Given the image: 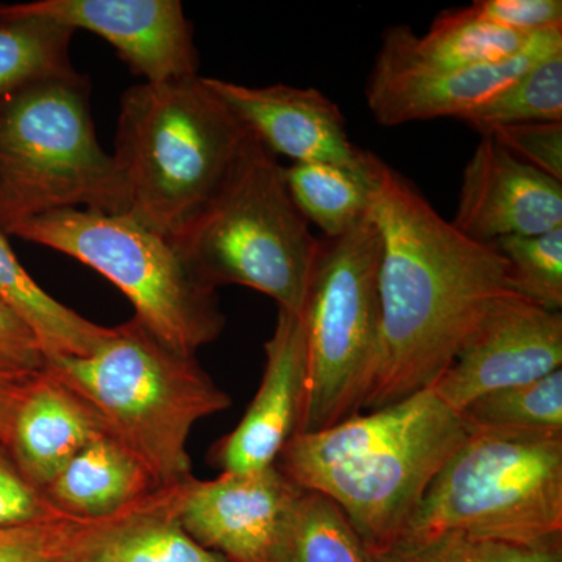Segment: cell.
I'll use <instances>...</instances> for the list:
<instances>
[{"label": "cell", "mask_w": 562, "mask_h": 562, "mask_svg": "<svg viewBox=\"0 0 562 562\" xmlns=\"http://www.w3.org/2000/svg\"><path fill=\"white\" fill-rule=\"evenodd\" d=\"M505 258L509 291L549 312L562 308V228L492 244Z\"/></svg>", "instance_id": "4316f807"}, {"label": "cell", "mask_w": 562, "mask_h": 562, "mask_svg": "<svg viewBox=\"0 0 562 562\" xmlns=\"http://www.w3.org/2000/svg\"><path fill=\"white\" fill-rule=\"evenodd\" d=\"M10 235L101 273L131 301L135 319L179 353L195 357L224 331L217 290L192 271L171 238L128 214L50 211L18 225Z\"/></svg>", "instance_id": "ba28073f"}, {"label": "cell", "mask_w": 562, "mask_h": 562, "mask_svg": "<svg viewBox=\"0 0 562 562\" xmlns=\"http://www.w3.org/2000/svg\"><path fill=\"white\" fill-rule=\"evenodd\" d=\"M460 414L431 387L384 408L355 414L281 450V472L330 498L372 553L397 541L425 491L468 438Z\"/></svg>", "instance_id": "7a4b0ae2"}, {"label": "cell", "mask_w": 562, "mask_h": 562, "mask_svg": "<svg viewBox=\"0 0 562 562\" xmlns=\"http://www.w3.org/2000/svg\"><path fill=\"white\" fill-rule=\"evenodd\" d=\"M379 266L372 211L346 235L321 239L301 313L306 387L297 432L327 430L360 413L380 350Z\"/></svg>", "instance_id": "9c48e42d"}, {"label": "cell", "mask_w": 562, "mask_h": 562, "mask_svg": "<svg viewBox=\"0 0 562 562\" xmlns=\"http://www.w3.org/2000/svg\"><path fill=\"white\" fill-rule=\"evenodd\" d=\"M372 217L380 233V350L361 408L427 390L449 369L492 303L508 294L505 258L443 220L376 158Z\"/></svg>", "instance_id": "6da1fadb"}, {"label": "cell", "mask_w": 562, "mask_h": 562, "mask_svg": "<svg viewBox=\"0 0 562 562\" xmlns=\"http://www.w3.org/2000/svg\"><path fill=\"white\" fill-rule=\"evenodd\" d=\"M460 121L480 135L506 125L562 122V52L524 70Z\"/></svg>", "instance_id": "d4e9b609"}, {"label": "cell", "mask_w": 562, "mask_h": 562, "mask_svg": "<svg viewBox=\"0 0 562 562\" xmlns=\"http://www.w3.org/2000/svg\"><path fill=\"white\" fill-rule=\"evenodd\" d=\"M265 351V373L257 395L238 427L214 447V461L227 473L271 468L297 432L306 387L302 317L279 308L276 330Z\"/></svg>", "instance_id": "2e32d148"}, {"label": "cell", "mask_w": 562, "mask_h": 562, "mask_svg": "<svg viewBox=\"0 0 562 562\" xmlns=\"http://www.w3.org/2000/svg\"><path fill=\"white\" fill-rule=\"evenodd\" d=\"M46 369V353L35 331L0 302V376H27Z\"/></svg>", "instance_id": "1f68e13d"}, {"label": "cell", "mask_w": 562, "mask_h": 562, "mask_svg": "<svg viewBox=\"0 0 562 562\" xmlns=\"http://www.w3.org/2000/svg\"><path fill=\"white\" fill-rule=\"evenodd\" d=\"M177 509L125 528L106 543L95 562H224L184 532L177 522Z\"/></svg>", "instance_id": "f1b7e54d"}, {"label": "cell", "mask_w": 562, "mask_h": 562, "mask_svg": "<svg viewBox=\"0 0 562 562\" xmlns=\"http://www.w3.org/2000/svg\"><path fill=\"white\" fill-rule=\"evenodd\" d=\"M205 80L276 157L371 172L375 155L350 139L342 111L324 92L290 85L247 87L211 77Z\"/></svg>", "instance_id": "7c38bea8"}, {"label": "cell", "mask_w": 562, "mask_h": 562, "mask_svg": "<svg viewBox=\"0 0 562 562\" xmlns=\"http://www.w3.org/2000/svg\"><path fill=\"white\" fill-rule=\"evenodd\" d=\"M249 136L205 77L135 85L122 94L111 154L124 214L172 238L213 195Z\"/></svg>", "instance_id": "277c9868"}, {"label": "cell", "mask_w": 562, "mask_h": 562, "mask_svg": "<svg viewBox=\"0 0 562 562\" xmlns=\"http://www.w3.org/2000/svg\"><path fill=\"white\" fill-rule=\"evenodd\" d=\"M301 491L277 464L260 472H222L210 482L192 479L176 519L195 542L232 562H266Z\"/></svg>", "instance_id": "5bb4252c"}, {"label": "cell", "mask_w": 562, "mask_h": 562, "mask_svg": "<svg viewBox=\"0 0 562 562\" xmlns=\"http://www.w3.org/2000/svg\"><path fill=\"white\" fill-rule=\"evenodd\" d=\"M0 302L35 331L47 358L88 357L111 328L94 324L47 294L25 271L0 233Z\"/></svg>", "instance_id": "44dd1931"}, {"label": "cell", "mask_w": 562, "mask_h": 562, "mask_svg": "<svg viewBox=\"0 0 562 562\" xmlns=\"http://www.w3.org/2000/svg\"><path fill=\"white\" fill-rule=\"evenodd\" d=\"M266 562H375L349 519L330 498L299 492Z\"/></svg>", "instance_id": "7402d4cb"}, {"label": "cell", "mask_w": 562, "mask_h": 562, "mask_svg": "<svg viewBox=\"0 0 562 562\" xmlns=\"http://www.w3.org/2000/svg\"><path fill=\"white\" fill-rule=\"evenodd\" d=\"M173 246L211 288H250L301 316L321 239L292 201L284 168L255 138Z\"/></svg>", "instance_id": "5b68a950"}, {"label": "cell", "mask_w": 562, "mask_h": 562, "mask_svg": "<svg viewBox=\"0 0 562 562\" xmlns=\"http://www.w3.org/2000/svg\"><path fill=\"white\" fill-rule=\"evenodd\" d=\"M376 158L369 173L324 162H292L284 168L292 201L324 238H339L371 216Z\"/></svg>", "instance_id": "603a6c76"}, {"label": "cell", "mask_w": 562, "mask_h": 562, "mask_svg": "<svg viewBox=\"0 0 562 562\" xmlns=\"http://www.w3.org/2000/svg\"><path fill=\"white\" fill-rule=\"evenodd\" d=\"M460 416L469 430L562 432V369L535 382L490 392Z\"/></svg>", "instance_id": "484cf974"}, {"label": "cell", "mask_w": 562, "mask_h": 562, "mask_svg": "<svg viewBox=\"0 0 562 562\" xmlns=\"http://www.w3.org/2000/svg\"><path fill=\"white\" fill-rule=\"evenodd\" d=\"M57 509L5 458L0 457V528L32 522Z\"/></svg>", "instance_id": "d6a6232c"}, {"label": "cell", "mask_w": 562, "mask_h": 562, "mask_svg": "<svg viewBox=\"0 0 562 562\" xmlns=\"http://www.w3.org/2000/svg\"><path fill=\"white\" fill-rule=\"evenodd\" d=\"M68 209L125 213L120 172L95 135L90 79L77 70L0 109V233Z\"/></svg>", "instance_id": "52a82bcc"}, {"label": "cell", "mask_w": 562, "mask_h": 562, "mask_svg": "<svg viewBox=\"0 0 562 562\" xmlns=\"http://www.w3.org/2000/svg\"><path fill=\"white\" fill-rule=\"evenodd\" d=\"M0 13L94 33L146 83L199 76L194 32L179 0H35L0 5Z\"/></svg>", "instance_id": "8fae6325"}, {"label": "cell", "mask_w": 562, "mask_h": 562, "mask_svg": "<svg viewBox=\"0 0 562 562\" xmlns=\"http://www.w3.org/2000/svg\"><path fill=\"white\" fill-rule=\"evenodd\" d=\"M562 369V314L508 292L497 299L431 390L461 414L490 392Z\"/></svg>", "instance_id": "30bf717a"}, {"label": "cell", "mask_w": 562, "mask_h": 562, "mask_svg": "<svg viewBox=\"0 0 562 562\" xmlns=\"http://www.w3.org/2000/svg\"><path fill=\"white\" fill-rule=\"evenodd\" d=\"M187 483L158 487L120 513L77 517L54 513L0 528V562H95L111 539L131 525L179 508Z\"/></svg>", "instance_id": "ac0fdd59"}, {"label": "cell", "mask_w": 562, "mask_h": 562, "mask_svg": "<svg viewBox=\"0 0 562 562\" xmlns=\"http://www.w3.org/2000/svg\"><path fill=\"white\" fill-rule=\"evenodd\" d=\"M101 435L105 431L90 406L44 369L22 395L7 447L18 471L44 492L65 465Z\"/></svg>", "instance_id": "e0dca14e"}, {"label": "cell", "mask_w": 562, "mask_h": 562, "mask_svg": "<svg viewBox=\"0 0 562 562\" xmlns=\"http://www.w3.org/2000/svg\"><path fill=\"white\" fill-rule=\"evenodd\" d=\"M38 375V373H35ZM35 375L0 376V442L7 447L11 422L20 405L22 395Z\"/></svg>", "instance_id": "836d02e7"}, {"label": "cell", "mask_w": 562, "mask_h": 562, "mask_svg": "<svg viewBox=\"0 0 562 562\" xmlns=\"http://www.w3.org/2000/svg\"><path fill=\"white\" fill-rule=\"evenodd\" d=\"M472 5L487 21L520 35L562 29L561 0H476Z\"/></svg>", "instance_id": "4dcf8cb0"}, {"label": "cell", "mask_w": 562, "mask_h": 562, "mask_svg": "<svg viewBox=\"0 0 562 562\" xmlns=\"http://www.w3.org/2000/svg\"><path fill=\"white\" fill-rule=\"evenodd\" d=\"M452 225L473 243L492 246L509 236L562 228V181L514 157L482 135L462 172Z\"/></svg>", "instance_id": "9a60e30c"}, {"label": "cell", "mask_w": 562, "mask_h": 562, "mask_svg": "<svg viewBox=\"0 0 562 562\" xmlns=\"http://www.w3.org/2000/svg\"><path fill=\"white\" fill-rule=\"evenodd\" d=\"M443 532L562 549V432L469 430L398 538Z\"/></svg>", "instance_id": "8992f818"}, {"label": "cell", "mask_w": 562, "mask_h": 562, "mask_svg": "<svg viewBox=\"0 0 562 562\" xmlns=\"http://www.w3.org/2000/svg\"><path fill=\"white\" fill-rule=\"evenodd\" d=\"M372 554L375 562H562V549H522L476 541L454 532L417 538L403 536L387 549Z\"/></svg>", "instance_id": "83f0119b"}, {"label": "cell", "mask_w": 562, "mask_h": 562, "mask_svg": "<svg viewBox=\"0 0 562 562\" xmlns=\"http://www.w3.org/2000/svg\"><path fill=\"white\" fill-rule=\"evenodd\" d=\"M46 371L90 406L158 487L194 479L192 428L232 406L195 357L165 346L135 317L111 328L88 357L47 358Z\"/></svg>", "instance_id": "3957f363"}, {"label": "cell", "mask_w": 562, "mask_h": 562, "mask_svg": "<svg viewBox=\"0 0 562 562\" xmlns=\"http://www.w3.org/2000/svg\"><path fill=\"white\" fill-rule=\"evenodd\" d=\"M486 135L520 161L562 181V122L506 125Z\"/></svg>", "instance_id": "f546056e"}, {"label": "cell", "mask_w": 562, "mask_h": 562, "mask_svg": "<svg viewBox=\"0 0 562 562\" xmlns=\"http://www.w3.org/2000/svg\"><path fill=\"white\" fill-rule=\"evenodd\" d=\"M535 36L506 31L469 5L443 11L422 36L408 25L390 29L384 32L379 55L419 68H472L512 60Z\"/></svg>", "instance_id": "d6986e66"}, {"label": "cell", "mask_w": 562, "mask_h": 562, "mask_svg": "<svg viewBox=\"0 0 562 562\" xmlns=\"http://www.w3.org/2000/svg\"><path fill=\"white\" fill-rule=\"evenodd\" d=\"M155 490L157 484L135 454L111 436L101 435L65 465L43 494L57 512L105 517Z\"/></svg>", "instance_id": "ffe728a7"}, {"label": "cell", "mask_w": 562, "mask_h": 562, "mask_svg": "<svg viewBox=\"0 0 562 562\" xmlns=\"http://www.w3.org/2000/svg\"><path fill=\"white\" fill-rule=\"evenodd\" d=\"M74 33L57 22L0 13V109L41 81L76 72Z\"/></svg>", "instance_id": "cb8c5ba5"}, {"label": "cell", "mask_w": 562, "mask_h": 562, "mask_svg": "<svg viewBox=\"0 0 562 562\" xmlns=\"http://www.w3.org/2000/svg\"><path fill=\"white\" fill-rule=\"evenodd\" d=\"M558 52H562V29L539 33L512 60L472 68H419L376 54L366 85V102L384 127L439 117L460 121L524 70Z\"/></svg>", "instance_id": "4fadbf2b"}]
</instances>
